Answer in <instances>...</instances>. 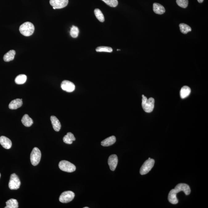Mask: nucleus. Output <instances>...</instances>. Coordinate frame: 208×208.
<instances>
[{
    "mask_svg": "<svg viewBox=\"0 0 208 208\" xmlns=\"http://www.w3.org/2000/svg\"><path fill=\"white\" fill-rule=\"evenodd\" d=\"M142 107L145 112L149 113L153 110L155 104V100L153 98L148 99L147 97L143 95H142Z\"/></svg>",
    "mask_w": 208,
    "mask_h": 208,
    "instance_id": "f257e3e1",
    "label": "nucleus"
},
{
    "mask_svg": "<svg viewBox=\"0 0 208 208\" xmlns=\"http://www.w3.org/2000/svg\"><path fill=\"white\" fill-rule=\"evenodd\" d=\"M35 29V26L32 23L27 22L20 26L19 31L24 36H29L33 34Z\"/></svg>",
    "mask_w": 208,
    "mask_h": 208,
    "instance_id": "f03ea898",
    "label": "nucleus"
},
{
    "mask_svg": "<svg viewBox=\"0 0 208 208\" xmlns=\"http://www.w3.org/2000/svg\"><path fill=\"white\" fill-rule=\"evenodd\" d=\"M41 153L38 148H34L31 154L30 160L31 164L33 166H36L39 163L41 160Z\"/></svg>",
    "mask_w": 208,
    "mask_h": 208,
    "instance_id": "7ed1b4c3",
    "label": "nucleus"
},
{
    "mask_svg": "<svg viewBox=\"0 0 208 208\" xmlns=\"http://www.w3.org/2000/svg\"><path fill=\"white\" fill-rule=\"evenodd\" d=\"M59 167L61 170L69 173L74 172L76 169L75 165L66 160L60 161L59 164Z\"/></svg>",
    "mask_w": 208,
    "mask_h": 208,
    "instance_id": "20e7f679",
    "label": "nucleus"
},
{
    "mask_svg": "<svg viewBox=\"0 0 208 208\" xmlns=\"http://www.w3.org/2000/svg\"><path fill=\"white\" fill-rule=\"evenodd\" d=\"M155 164V160L153 159L146 160L142 165L140 169V173L141 175L147 174L153 167Z\"/></svg>",
    "mask_w": 208,
    "mask_h": 208,
    "instance_id": "39448f33",
    "label": "nucleus"
},
{
    "mask_svg": "<svg viewBox=\"0 0 208 208\" xmlns=\"http://www.w3.org/2000/svg\"><path fill=\"white\" fill-rule=\"evenodd\" d=\"M21 186V181L15 173L10 175V181L9 183V189L12 190L19 189Z\"/></svg>",
    "mask_w": 208,
    "mask_h": 208,
    "instance_id": "423d86ee",
    "label": "nucleus"
},
{
    "mask_svg": "<svg viewBox=\"0 0 208 208\" xmlns=\"http://www.w3.org/2000/svg\"><path fill=\"white\" fill-rule=\"evenodd\" d=\"M75 197V194L71 191H65L61 194L60 196L59 200L63 203L69 202L73 199Z\"/></svg>",
    "mask_w": 208,
    "mask_h": 208,
    "instance_id": "0eeeda50",
    "label": "nucleus"
},
{
    "mask_svg": "<svg viewBox=\"0 0 208 208\" xmlns=\"http://www.w3.org/2000/svg\"><path fill=\"white\" fill-rule=\"evenodd\" d=\"M173 190L174 192L177 194L181 191H183L186 195H189L191 192L190 186L185 183H179L175 186Z\"/></svg>",
    "mask_w": 208,
    "mask_h": 208,
    "instance_id": "6e6552de",
    "label": "nucleus"
},
{
    "mask_svg": "<svg viewBox=\"0 0 208 208\" xmlns=\"http://www.w3.org/2000/svg\"><path fill=\"white\" fill-rule=\"evenodd\" d=\"M68 0H50L49 3L52 7L56 9H60L66 7L68 4Z\"/></svg>",
    "mask_w": 208,
    "mask_h": 208,
    "instance_id": "1a4fd4ad",
    "label": "nucleus"
},
{
    "mask_svg": "<svg viewBox=\"0 0 208 208\" xmlns=\"http://www.w3.org/2000/svg\"><path fill=\"white\" fill-rule=\"evenodd\" d=\"M61 88L63 90L67 92H73L75 89V86L73 83L67 80H64L61 84Z\"/></svg>",
    "mask_w": 208,
    "mask_h": 208,
    "instance_id": "9d476101",
    "label": "nucleus"
},
{
    "mask_svg": "<svg viewBox=\"0 0 208 208\" xmlns=\"http://www.w3.org/2000/svg\"><path fill=\"white\" fill-rule=\"evenodd\" d=\"M118 163V157L116 155L110 156L108 159V164L111 170L114 171L116 168Z\"/></svg>",
    "mask_w": 208,
    "mask_h": 208,
    "instance_id": "9b49d317",
    "label": "nucleus"
},
{
    "mask_svg": "<svg viewBox=\"0 0 208 208\" xmlns=\"http://www.w3.org/2000/svg\"><path fill=\"white\" fill-rule=\"evenodd\" d=\"M0 144L3 148L6 149H9L11 147L12 143L9 138L5 136L0 137Z\"/></svg>",
    "mask_w": 208,
    "mask_h": 208,
    "instance_id": "f8f14e48",
    "label": "nucleus"
},
{
    "mask_svg": "<svg viewBox=\"0 0 208 208\" xmlns=\"http://www.w3.org/2000/svg\"><path fill=\"white\" fill-rule=\"evenodd\" d=\"M50 118L54 130L57 132L59 131L61 128V124L59 120L55 116H52Z\"/></svg>",
    "mask_w": 208,
    "mask_h": 208,
    "instance_id": "ddd939ff",
    "label": "nucleus"
},
{
    "mask_svg": "<svg viewBox=\"0 0 208 208\" xmlns=\"http://www.w3.org/2000/svg\"><path fill=\"white\" fill-rule=\"evenodd\" d=\"M23 104L21 99H16L12 100L9 104V108L11 109H16L21 107Z\"/></svg>",
    "mask_w": 208,
    "mask_h": 208,
    "instance_id": "4468645a",
    "label": "nucleus"
},
{
    "mask_svg": "<svg viewBox=\"0 0 208 208\" xmlns=\"http://www.w3.org/2000/svg\"><path fill=\"white\" fill-rule=\"evenodd\" d=\"M116 141V138L114 136L108 137L101 142V145L103 146H108L112 145Z\"/></svg>",
    "mask_w": 208,
    "mask_h": 208,
    "instance_id": "2eb2a0df",
    "label": "nucleus"
},
{
    "mask_svg": "<svg viewBox=\"0 0 208 208\" xmlns=\"http://www.w3.org/2000/svg\"><path fill=\"white\" fill-rule=\"evenodd\" d=\"M153 10L155 13L158 14H162L165 12L164 7L161 4L157 3H154Z\"/></svg>",
    "mask_w": 208,
    "mask_h": 208,
    "instance_id": "dca6fc26",
    "label": "nucleus"
},
{
    "mask_svg": "<svg viewBox=\"0 0 208 208\" xmlns=\"http://www.w3.org/2000/svg\"><path fill=\"white\" fill-rule=\"evenodd\" d=\"M22 123L26 127H30L33 124V120L27 114L23 116L21 120Z\"/></svg>",
    "mask_w": 208,
    "mask_h": 208,
    "instance_id": "f3484780",
    "label": "nucleus"
},
{
    "mask_svg": "<svg viewBox=\"0 0 208 208\" xmlns=\"http://www.w3.org/2000/svg\"><path fill=\"white\" fill-rule=\"evenodd\" d=\"M168 200L169 202L173 204H176L178 203V201L177 197V194L174 192L173 189L169 192L168 195Z\"/></svg>",
    "mask_w": 208,
    "mask_h": 208,
    "instance_id": "a211bd4d",
    "label": "nucleus"
},
{
    "mask_svg": "<svg viewBox=\"0 0 208 208\" xmlns=\"http://www.w3.org/2000/svg\"><path fill=\"white\" fill-rule=\"evenodd\" d=\"M75 140V138L73 134L71 133H67V135L63 137V141L66 144H71L72 142Z\"/></svg>",
    "mask_w": 208,
    "mask_h": 208,
    "instance_id": "6ab92c4d",
    "label": "nucleus"
},
{
    "mask_svg": "<svg viewBox=\"0 0 208 208\" xmlns=\"http://www.w3.org/2000/svg\"><path fill=\"white\" fill-rule=\"evenodd\" d=\"M191 92V89L189 86H185L181 88L180 92L181 98L184 99L189 96Z\"/></svg>",
    "mask_w": 208,
    "mask_h": 208,
    "instance_id": "aec40b11",
    "label": "nucleus"
},
{
    "mask_svg": "<svg viewBox=\"0 0 208 208\" xmlns=\"http://www.w3.org/2000/svg\"><path fill=\"white\" fill-rule=\"evenodd\" d=\"M15 55V51L14 50L9 51L4 55L3 59L6 62L11 61L14 58Z\"/></svg>",
    "mask_w": 208,
    "mask_h": 208,
    "instance_id": "412c9836",
    "label": "nucleus"
},
{
    "mask_svg": "<svg viewBox=\"0 0 208 208\" xmlns=\"http://www.w3.org/2000/svg\"><path fill=\"white\" fill-rule=\"evenodd\" d=\"M6 206L5 208H18V203L16 199L11 198L6 202Z\"/></svg>",
    "mask_w": 208,
    "mask_h": 208,
    "instance_id": "4be33fe9",
    "label": "nucleus"
},
{
    "mask_svg": "<svg viewBox=\"0 0 208 208\" xmlns=\"http://www.w3.org/2000/svg\"><path fill=\"white\" fill-rule=\"evenodd\" d=\"M27 77L26 75L21 74L18 75L15 78V83L18 84H22L25 83Z\"/></svg>",
    "mask_w": 208,
    "mask_h": 208,
    "instance_id": "5701e85b",
    "label": "nucleus"
},
{
    "mask_svg": "<svg viewBox=\"0 0 208 208\" xmlns=\"http://www.w3.org/2000/svg\"><path fill=\"white\" fill-rule=\"evenodd\" d=\"M180 30L182 33L184 34H186L189 32L191 31L192 29L188 25L184 24V23H181L179 25Z\"/></svg>",
    "mask_w": 208,
    "mask_h": 208,
    "instance_id": "b1692460",
    "label": "nucleus"
},
{
    "mask_svg": "<svg viewBox=\"0 0 208 208\" xmlns=\"http://www.w3.org/2000/svg\"><path fill=\"white\" fill-rule=\"evenodd\" d=\"M94 13H95L96 17L97 19L101 22H103L104 21V18L102 12L100 9H96L94 10Z\"/></svg>",
    "mask_w": 208,
    "mask_h": 208,
    "instance_id": "393cba45",
    "label": "nucleus"
},
{
    "mask_svg": "<svg viewBox=\"0 0 208 208\" xmlns=\"http://www.w3.org/2000/svg\"><path fill=\"white\" fill-rule=\"evenodd\" d=\"M79 33V30L78 27L76 26H72L71 28L70 31L71 36L73 38H76L78 36Z\"/></svg>",
    "mask_w": 208,
    "mask_h": 208,
    "instance_id": "a878e982",
    "label": "nucleus"
},
{
    "mask_svg": "<svg viewBox=\"0 0 208 208\" xmlns=\"http://www.w3.org/2000/svg\"><path fill=\"white\" fill-rule=\"evenodd\" d=\"M96 52H112V47H107V46H100L97 47L96 49Z\"/></svg>",
    "mask_w": 208,
    "mask_h": 208,
    "instance_id": "bb28decb",
    "label": "nucleus"
},
{
    "mask_svg": "<svg viewBox=\"0 0 208 208\" xmlns=\"http://www.w3.org/2000/svg\"><path fill=\"white\" fill-rule=\"evenodd\" d=\"M110 7H115L118 5V0H102Z\"/></svg>",
    "mask_w": 208,
    "mask_h": 208,
    "instance_id": "cd10ccee",
    "label": "nucleus"
},
{
    "mask_svg": "<svg viewBox=\"0 0 208 208\" xmlns=\"http://www.w3.org/2000/svg\"><path fill=\"white\" fill-rule=\"evenodd\" d=\"M176 2L180 7L186 8L188 6L189 1L188 0H177Z\"/></svg>",
    "mask_w": 208,
    "mask_h": 208,
    "instance_id": "c85d7f7f",
    "label": "nucleus"
},
{
    "mask_svg": "<svg viewBox=\"0 0 208 208\" xmlns=\"http://www.w3.org/2000/svg\"><path fill=\"white\" fill-rule=\"evenodd\" d=\"M197 1H198V2L201 3L204 0H197Z\"/></svg>",
    "mask_w": 208,
    "mask_h": 208,
    "instance_id": "c756f323",
    "label": "nucleus"
},
{
    "mask_svg": "<svg viewBox=\"0 0 208 208\" xmlns=\"http://www.w3.org/2000/svg\"><path fill=\"white\" fill-rule=\"evenodd\" d=\"M53 9H55V8L54 7H53Z\"/></svg>",
    "mask_w": 208,
    "mask_h": 208,
    "instance_id": "7c9ffc66",
    "label": "nucleus"
},
{
    "mask_svg": "<svg viewBox=\"0 0 208 208\" xmlns=\"http://www.w3.org/2000/svg\"><path fill=\"white\" fill-rule=\"evenodd\" d=\"M84 208H89L88 207H84Z\"/></svg>",
    "mask_w": 208,
    "mask_h": 208,
    "instance_id": "2f4dec72",
    "label": "nucleus"
},
{
    "mask_svg": "<svg viewBox=\"0 0 208 208\" xmlns=\"http://www.w3.org/2000/svg\"><path fill=\"white\" fill-rule=\"evenodd\" d=\"M1 173H0V178H1Z\"/></svg>",
    "mask_w": 208,
    "mask_h": 208,
    "instance_id": "473e14b6",
    "label": "nucleus"
},
{
    "mask_svg": "<svg viewBox=\"0 0 208 208\" xmlns=\"http://www.w3.org/2000/svg\"><path fill=\"white\" fill-rule=\"evenodd\" d=\"M150 158H149V159H150Z\"/></svg>",
    "mask_w": 208,
    "mask_h": 208,
    "instance_id": "72a5a7b5",
    "label": "nucleus"
}]
</instances>
